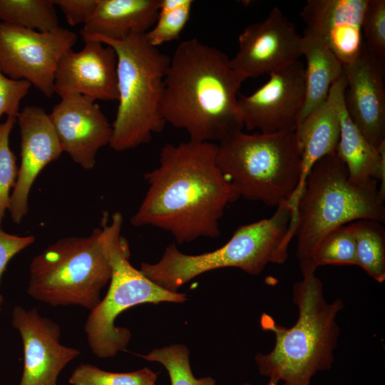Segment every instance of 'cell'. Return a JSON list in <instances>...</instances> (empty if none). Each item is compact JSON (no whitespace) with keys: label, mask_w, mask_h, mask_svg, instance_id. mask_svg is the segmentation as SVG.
Wrapping results in <instances>:
<instances>
[{"label":"cell","mask_w":385,"mask_h":385,"mask_svg":"<svg viewBox=\"0 0 385 385\" xmlns=\"http://www.w3.org/2000/svg\"><path fill=\"white\" fill-rule=\"evenodd\" d=\"M21 138V164L11 194L9 206L13 221L20 223L28 212V200L41 171L57 160L63 150L48 114L38 106H26L16 118Z\"/></svg>","instance_id":"cell-16"},{"label":"cell","mask_w":385,"mask_h":385,"mask_svg":"<svg viewBox=\"0 0 385 385\" xmlns=\"http://www.w3.org/2000/svg\"><path fill=\"white\" fill-rule=\"evenodd\" d=\"M77 39L75 32L61 26L41 32L0 22V71L51 98L58 64Z\"/></svg>","instance_id":"cell-10"},{"label":"cell","mask_w":385,"mask_h":385,"mask_svg":"<svg viewBox=\"0 0 385 385\" xmlns=\"http://www.w3.org/2000/svg\"><path fill=\"white\" fill-rule=\"evenodd\" d=\"M97 0H53L63 12L67 23L75 26L84 25L90 17Z\"/></svg>","instance_id":"cell-33"},{"label":"cell","mask_w":385,"mask_h":385,"mask_svg":"<svg viewBox=\"0 0 385 385\" xmlns=\"http://www.w3.org/2000/svg\"><path fill=\"white\" fill-rule=\"evenodd\" d=\"M356 247V266L372 279L385 280V230L381 222L368 219L350 223Z\"/></svg>","instance_id":"cell-23"},{"label":"cell","mask_w":385,"mask_h":385,"mask_svg":"<svg viewBox=\"0 0 385 385\" xmlns=\"http://www.w3.org/2000/svg\"><path fill=\"white\" fill-rule=\"evenodd\" d=\"M301 272L302 279L292 290L298 309L295 324L285 327L266 313L260 318L262 330L273 333L275 342L269 353H257L256 364L262 376L284 385H310L317 372L330 369L340 332L336 319L344 308L343 301L328 303L315 271Z\"/></svg>","instance_id":"cell-3"},{"label":"cell","mask_w":385,"mask_h":385,"mask_svg":"<svg viewBox=\"0 0 385 385\" xmlns=\"http://www.w3.org/2000/svg\"><path fill=\"white\" fill-rule=\"evenodd\" d=\"M12 324L20 333L24 349L19 385H57L61 371L81 351L61 344L60 326L35 308L14 307Z\"/></svg>","instance_id":"cell-13"},{"label":"cell","mask_w":385,"mask_h":385,"mask_svg":"<svg viewBox=\"0 0 385 385\" xmlns=\"http://www.w3.org/2000/svg\"><path fill=\"white\" fill-rule=\"evenodd\" d=\"M366 48L385 61V1L368 0L362 21Z\"/></svg>","instance_id":"cell-30"},{"label":"cell","mask_w":385,"mask_h":385,"mask_svg":"<svg viewBox=\"0 0 385 385\" xmlns=\"http://www.w3.org/2000/svg\"><path fill=\"white\" fill-rule=\"evenodd\" d=\"M0 22L41 32L60 26L53 0H0Z\"/></svg>","instance_id":"cell-24"},{"label":"cell","mask_w":385,"mask_h":385,"mask_svg":"<svg viewBox=\"0 0 385 385\" xmlns=\"http://www.w3.org/2000/svg\"><path fill=\"white\" fill-rule=\"evenodd\" d=\"M61 99L48 115L63 152L91 170L98 150L110 144L112 125L96 101L82 96Z\"/></svg>","instance_id":"cell-15"},{"label":"cell","mask_w":385,"mask_h":385,"mask_svg":"<svg viewBox=\"0 0 385 385\" xmlns=\"http://www.w3.org/2000/svg\"><path fill=\"white\" fill-rule=\"evenodd\" d=\"M83 40L100 41L116 53L118 106L110 147L120 152L148 143L166 125L160 103L170 58L151 46L145 34L120 41L97 36Z\"/></svg>","instance_id":"cell-6"},{"label":"cell","mask_w":385,"mask_h":385,"mask_svg":"<svg viewBox=\"0 0 385 385\" xmlns=\"http://www.w3.org/2000/svg\"><path fill=\"white\" fill-rule=\"evenodd\" d=\"M141 356L150 361L159 362L168 372L171 385H215L210 376L197 379L190 364L189 351L183 344H173L155 349Z\"/></svg>","instance_id":"cell-27"},{"label":"cell","mask_w":385,"mask_h":385,"mask_svg":"<svg viewBox=\"0 0 385 385\" xmlns=\"http://www.w3.org/2000/svg\"><path fill=\"white\" fill-rule=\"evenodd\" d=\"M384 200L377 181H350L336 152L319 160L307 178L297 205L294 237L300 268L309 263L319 242L332 230L362 219L384 222Z\"/></svg>","instance_id":"cell-5"},{"label":"cell","mask_w":385,"mask_h":385,"mask_svg":"<svg viewBox=\"0 0 385 385\" xmlns=\"http://www.w3.org/2000/svg\"><path fill=\"white\" fill-rule=\"evenodd\" d=\"M193 4L192 0H160L156 21L145 34L146 41L158 48L178 39L190 19Z\"/></svg>","instance_id":"cell-26"},{"label":"cell","mask_w":385,"mask_h":385,"mask_svg":"<svg viewBox=\"0 0 385 385\" xmlns=\"http://www.w3.org/2000/svg\"><path fill=\"white\" fill-rule=\"evenodd\" d=\"M216 153L214 143L164 145L158 166L144 175L148 188L132 225L165 230L179 244L218 237L225 208L240 197L220 170Z\"/></svg>","instance_id":"cell-1"},{"label":"cell","mask_w":385,"mask_h":385,"mask_svg":"<svg viewBox=\"0 0 385 385\" xmlns=\"http://www.w3.org/2000/svg\"><path fill=\"white\" fill-rule=\"evenodd\" d=\"M123 222L119 212L112 215L111 221L108 213L102 219L100 239L111 268L110 285L84 326L91 351L101 359L113 357L130 342V332L115 325L124 311L145 303H181L187 299L185 294L160 287L131 265L128 242L121 235Z\"/></svg>","instance_id":"cell-8"},{"label":"cell","mask_w":385,"mask_h":385,"mask_svg":"<svg viewBox=\"0 0 385 385\" xmlns=\"http://www.w3.org/2000/svg\"><path fill=\"white\" fill-rule=\"evenodd\" d=\"M302 38V56L307 64L304 101L298 127L326 101L332 84L344 75L342 64L322 41L307 29Z\"/></svg>","instance_id":"cell-22"},{"label":"cell","mask_w":385,"mask_h":385,"mask_svg":"<svg viewBox=\"0 0 385 385\" xmlns=\"http://www.w3.org/2000/svg\"><path fill=\"white\" fill-rule=\"evenodd\" d=\"M31 85L23 80H14L0 71V118L3 115L17 118L21 100Z\"/></svg>","instance_id":"cell-31"},{"label":"cell","mask_w":385,"mask_h":385,"mask_svg":"<svg viewBox=\"0 0 385 385\" xmlns=\"http://www.w3.org/2000/svg\"><path fill=\"white\" fill-rule=\"evenodd\" d=\"M346 81L344 75L331 86L326 101L309 113L296 130L302 160L298 185L287 200L297 213V205L307 178L314 165L323 157L334 153L340 135V106L344 100Z\"/></svg>","instance_id":"cell-19"},{"label":"cell","mask_w":385,"mask_h":385,"mask_svg":"<svg viewBox=\"0 0 385 385\" xmlns=\"http://www.w3.org/2000/svg\"><path fill=\"white\" fill-rule=\"evenodd\" d=\"M216 163L239 197L277 207L289 200L299 181L297 134L240 131L217 143Z\"/></svg>","instance_id":"cell-7"},{"label":"cell","mask_w":385,"mask_h":385,"mask_svg":"<svg viewBox=\"0 0 385 385\" xmlns=\"http://www.w3.org/2000/svg\"><path fill=\"white\" fill-rule=\"evenodd\" d=\"M100 233L96 228L88 236L60 239L34 257L29 267L30 297L52 307L93 310L111 276Z\"/></svg>","instance_id":"cell-9"},{"label":"cell","mask_w":385,"mask_h":385,"mask_svg":"<svg viewBox=\"0 0 385 385\" xmlns=\"http://www.w3.org/2000/svg\"><path fill=\"white\" fill-rule=\"evenodd\" d=\"M157 374L145 367L138 371L115 373L90 364H81L72 372L71 385H155Z\"/></svg>","instance_id":"cell-28"},{"label":"cell","mask_w":385,"mask_h":385,"mask_svg":"<svg viewBox=\"0 0 385 385\" xmlns=\"http://www.w3.org/2000/svg\"><path fill=\"white\" fill-rule=\"evenodd\" d=\"M159 5L160 0H97L81 36L120 41L145 34L156 21Z\"/></svg>","instance_id":"cell-20"},{"label":"cell","mask_w":385,"mask_h":385,"mask_svg":"<svg viewBox=\"0 0 385 385\" xmlns=\"http://www.w3.org/2000/svg\"><path fill=\"white\" fill-rule=\"evenodd\" d=\"M292 213L287 200L277 206L268 218L241 225L221 247L199 255L181 252L169 245L155 263L143 262L140 270L160 287L177 292L195 277L220 268L237 267L257 275L269 263L283 264L295 235Z\"/></svg>","instance_id":"cell-4"},{"label":"cell","mask_w":385,"mask_h":385,"mask_svg":"<svg viewBox=\"0 0 385 385\" xmlns=\"http://www.w3.org/2000/svg\"><path fill=\"white\" fill-rule=\"evenodd\" d=\"M242 385H251L249 383H244ZM266 385H279V383L269 380Z\"/></svg>","instance_id":"cell-34"},{"label":"cell","mask_w":385,"mask_h":385,"mask_svg":"<svg viewBox=\"0 0 385 385\" xmlns=\"http://www.w3.org/2000/svg\"><path fill=\"white\" fill-rule=\"evenodd\" d=\"M368 0H308L300 12L305 29L318 37L343 66L361 56L362 21Z\"/></svg>","instance_id":"cell-18"},{"label":"cell","mask_w":385,"mask_h":385,"mask_svg":"<svg viewBox=\"0 0 385 385\" xmlns=\"http://www.w3.org/2000/svg\"><path fill=\"white\" fill-rule=\"evenodd\" d=\"M384 61L364 43L359 58L343 66L347 113L364 138L376 148L385 143Z\"/></svg>","instance_id":"cell-17"},{"label":"cell","mask_w":385,"mask_h":385,"mask_svg":"<svg viewBox=\"0 0 385 385\" xmlns=\"http://www.w3.org/2000/svg\"><path fill=\"white\" fill-rule=\"evenodd\" d=\"M15 123L16 118L7 117L0 123V228L9 206L10 190L15 185L19 171L16 156L9 146V136Z\"/></svg>","instance_id":"cell-29"},{"label":"cell","mask_w":385,"mask_h":385,"mask_svg":"<svg viewBox=\"0 0 385 385\" xmlns=\"http://www.w3.org/2000/svg\"><path fill=\"white\" fill-rule=\"evenodd\" d=\"M33 235L18 236L0 230V282L9 261L19 252L34 243ZM3 297L0 294V312Z\"/></svg>","instance_id":"cell-32"},{"label":"cell","mask_w":385,"mask_h":385,"mask_svg":"<svg viewBox=\"0 0 385 385\" xmlns=\"http://www.w3.org/2000/svg\"><path fill=\"white\" fill-rule=\"evenodd\" d=\"M327 265L356 266L355 239L350 223L326 235L315 248L309 263L300 270L316 271L318 267Z\"/></svg>","instance_id":"cell-25"},{"label":"cell","mask_w":385,"mask_h":385,"mask_svg":"<svg viewBox=\"0 0 385 385\" xmlns=\"http://www.w3.org/2000/svg\"><path fill=\"white\" fill-rule=\"evenodd\" d=\"M340 135L336 153L346 165L350 181L356 184L380 182L385 198V143L372 145L350 118L344 100L340 106Z\"/></svg>","instance_id":"cell-21"},{"label":"cell","mask_w":385,"mask_h":385,"mask_svg":"<svg viewBox=\"0 0 385 385\" xmlns=\"http://www.w3.org/2000/svg\"><path fill=\"white\" fill-rule=\"evenodd\" d=\"M228 56L197 38L176 48L164 80L160 112L190 140L218 143L242 130L238 91L247 78Z\"/></svg>","instance_id":"cell-2"},{"label":"cell","mask_w":385,"mask_h":385,"mask_svg":"<svg viewBox=\"0 0 385 385\" xmlns=\"http://www.w3.org/2000/svg\"><path fill=\"white\" fill-rule=\"evenodd\" d=\"M78 51H67L54 77V93L61 98L82 96L93 101L118 100L117 56L114 49L88 40Z\"/></svg>","instance_id":"cell-14"},{"label":"cell","mask_w":385,"mask_h":385,"mask_svg":"<svg viewBox=\"0 0 385 385\" xmlns=\"http://www.w3.org/2000/svg\"><path fill=\"white\" fill-rule=\"evenodd\" d=\"M302 38L277 7L262 21L246 26L238 36V51L231 67L246 78H257L299 61Z\"/></svg>","instance_id":"cell-12"},{"label":"cell","mask_w":385,"mask_h":385,"mask_svg":"<svg viewBox=\"0 0 385 385\" xmlns=\"http://www.w3.org/2000/svg\"><path fill=\"white\" fill-rule=\"evenodd\" d=\"M304 65L297 61L270 73L269 80L238 106L248 130L272 134L296 132L305 94Z\"/></svg>","instance_id":"cell-11"}]
</instances>
